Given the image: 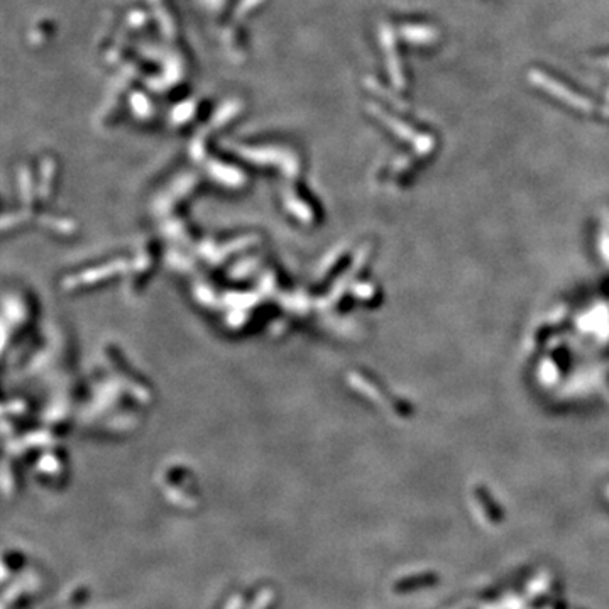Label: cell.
<instances>
[{"label": "cell", "instance_id": "1", "mask_svg": "<svg viewBox=\"0 0 609 609\" xmlns=\"http://www.w3.org/2000/svg\"><path fill=\"white\" fill-rule=\"evenodd\" d=\"M532 80L533 83H537L538 86H543L547 91H550V94H554V97H557L562 100V102L572 105V107H576L577 111H584V112H591V108H593V104L589 102V100L581 97V95L574 94L572 90H569L567 86H564L562 83H559L557 80H552L550 77H547L545 73L540 72H532Z\"/></svg>", "mask_w": 609, "mask_h": 609}, {"label": "cell", "instance_id": "2", "mask_svg": "<svg viewBox=\"0 0 609 609\" xmlns=\"http://www.w3.org/2000/svg\"><path fill=\"white\" fill-rule=\"evenodd\" d=\"M408 33H415L413 36L415 43H432V39L437 38V30L432 28H425V26H420V28H413V29L410 28Z\"/></svg>", "mask_w": 609, "mask_h": 609}]
</instances>
